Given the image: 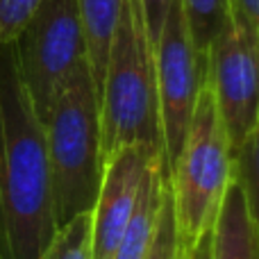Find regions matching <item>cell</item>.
Wrapping results in <instances>:
<instances>
[{
  "label": "cell",
  "instance_id": "7a4b0ae2",
  "mask_svg": "<svg viewBox=\"0 0 259 259\" xmlns=\"http://www.w3.org/2000/svg\"><path fill=\"white\" fill-rule=\"evenodd\" d=\"M103 161L125 146L164 155L152 44L143 23L141 0H125L98 87Z\"/></svg>",
  "mask_w": 259,
  "mask_h": 259
},
{
  "label": "cell",
  "instance_id": "e0dca14e",
  "mask_svg": "<svg viewBox=\"0 0 259 259\" xmlns=\"http://www.w3.org/2000/svg\"><path fill=\"white\" fill-rule=\"evenodd\" d=\"M182 259H211V232L202 234L189 250H184Z\"/></svg>",
  "mask_w": 259,
  "mask_h": 259
},
{
  "label": "cell",
  "instance_id": "5bb4252c",
  "mask_svg": "<svg viewBox=\"0 0 259 259\" xmlns=\"http://www.w3.org/2000/svg\"><path fill=\"white\" fill-rule=\"evenodd\" d=\"M41 0H0V46L16 39Z\"/></svg>",
  "mask_w": 259,
  "mask_h": 259
},
{
  "label": "cell",
  "instance_id": "4fadbf2b",
  "mask_svg": "<svg viewBox=\"0 0 259 259\" xmlns=\"http://www.w3.org/2000/svg\"><path fill=\"white\" fill-rule=\"evenodd\" d=\"M39 259H91V214L73 216L57 225Z\"/></svg>",
  "mask_w": 259,
  "mask_h": 259
},
{
  "label": "cell",
  "instance_id": "30bf717a",
  "mask_svg": "<svg viewBox=\"0 0 259 259\" xmlns=\"http://www.w3.org/2000/svg\"><path fill=\"white\" fill-rule=\"evenodd\" d=\"M211 259H257V209L234 180L211 225Z\"/></svg>",
  "mask_w": 259,
  "mask_h": 259
},
{
  "label": "cell",
  "instance_id": "ac0fdd59",
  "mask_svg": "<svg viewBox=\"0 0 259 259\" xmlns=\"http://www.w3.org/2000/svg\"><path fill=\"white\" fill-rule=\"evenodd\" d=\"M0 259H9L7 250H5V246H3V241H0Z\"/></svg>",
  "mask_w": 259,
  "mask_h": 259
},
{
  "label": "cell",
  "instance_id": "277c9868",
  "mask_svg": "<svg viewBox=\"0 0 259 259\" xmlns=\"http://www.w3.org/2000/svg\"><path fill=\"white\" fill-rule=\"evenodd\" d=\"M180 250H189L211 225L232 182V155L223 121L202 77L193 114L178 155L166 166Z\"/></svg>",
  "mask_w": 259,
  "mask_h": 259
},
{
  "label": "cell",
  "instance_id": "8992f818",
  "mask_svg": "<svg viewBox=\"0 0 259 259\" xmlns=\"http://www.w3.org/2000/svg\"><path fill=\"white\" fill-rule=\"evenodd\" d=\"M152 59H155L157 103H159L161 134H164L166 166H168L184 141L193 105L205 77V64L193 48L180 0H175L166 14L159 36L152 46Z\"/></svg>",
  "mask_w": 259,
  "mask_h": 259
},
{
  "label": "cell",
  "instance_id": "8fae6325",
  "mask_svg": "<svg viewBox=\"0 0 259 259\" xmlns=\"http://www.w3.org/2000/svg\"><path fill=\"white\" fill-rule=\"evenodd\" d=\"M123 3L125 0H75L82 32H84L87 64L96 82V89L100 87L105 66H107V55L112 48L114 34H116L118 21H121Z\"/></svg>",
  "mask_w": 259,
  "mask_h": 259
},
{
  "label": "cell",
  "instance_id": "2e32d148",
  "mask_svg": "<svg viewBox=\"0 0 259 259\" xmlns=\"http://www.w3.org/2000/svg\"><path fill=\"white\" fill-rule=\"evenodd\" d=\"M175 0H141V12H143V23H146V32L150 44L155 46L157 36H159V30L164 25V18L168 14L170 5Z\"/></svg>",
  "mask_w": 259,
  "mask_h": 259
},
{
  "label": "cell",
  "instance_id": "9c48e42d",
  "mask_svg": "<svg viewBox=\"0 0 259 259\" xmlns=\"http://www.w3.org/2000/svg\"><path fill=\"white\" fill-rule=\"evenodd\" d=\"M166 191V157L152 155L139 187L137 205L112 259H146L159 223L161 200Z\"/></svg>",
  "mask_w": 259,
  "mask_h": 259
},
{
  "label": "cell",
  "instance_id": "52a82bcc",
  "mask_svg": "<svg viewBox=\"0 0 259 259\" xmlns=\"http://www.w3.org/2000/svg\"><path fill=\"white\" fill-rule=\"evenodd\" d=\"M257 53L259 44L250 41L230 21L205 55V80L228 134L230 155L248 137L257 134Z\"/></svg>",
  "mask_w": 259,
  "mask_h": 259
},
{
  "label": "cell",
  "instance_id": "5b68a950",
  "mask_svg": "<svg viewBox=\"0 0 259 259\" xmlns=\"http://www.w3.org/2000/svg\"><path fill=\"white\" fill-rule=\"evenodd\" d=\"M12 50L27 98L44 121L68 75L87 62L75 0H41L12 41Z\"/></svg>",
  "mask_w": 259,
  "mask_h": 259
},
{
  "label": "cell",
  "instance_id": "3957f363",
  "mask_svg": "<svg viewBox=\"0 0 259 259\" xmlns=\"http://www.w3.org/2000/svg\"><path fill=\"white\" fill-rule=\"evenodd\" d=\"M57 225L91 211L103 178L98 89L89 64L68 75L44 121Z\"/></svg>",
  "mask_w": 259,
  "mask_h": 259
},
{
  "label": "cell",
  "instance_id": "6da1fadb",
  "mask_svg": "<svg viewBox=\"0 0 259 259\" xmlns=\"http://www.w3.org/2000/svg\"><path fill=\"white\" fill-rule=\"evenodd\" d=\"M55 230L44 125L7 44L0 46V241L9 259H39Z\"/></svg>",
  "mask_w": 259,
  "mask_h": 259
},
{
  "label": "cell",
  "instance_id": "7c38bea8",
  "mask_svg": "<svg viewBox=\"0 0 259 259\" xmlns=\"http://www.w3.org/2000/svg\"><path fill=\"white\" fill-rule=\"evenodd\" d=\"M180 7L187 18L193 48H196L200 62L205 64V55L211 41L230 25L228 0H180Z\"/></svg>",
  "mask_w": 259,
  "mask_h": 259
},
{
  "label": "cell",
  "instance_id": "9a60e30c",
  "mask_svg": "<svg viewBox=\"0 0 259 259\" xmlns=\"http://www.w3.org/2000/svg\"><path fill=\"white\" fill-rule=\"evenodd\" d=\"M228 7L232 25L259 44V0H228Z\"/></svg>",
  "mask_w": 259,
  "mask_h": 259
},
{
  "label": "cell",
  "instance_id": "ba28073f",
  "mask_svg": "<svg viewBox=\"0 0 259 259\" xmlns=\"http://www.w3.org/2000/svg\"><path fill=\"white\" fill-rule=\"evenodd\" d=\"M155 152L125 146L103 161L98 196L91 207V259H112L137 205L139 187Z\"/></svg>",
  "mask_w": 259,
  "mask_h": 259
}]
</instances>
